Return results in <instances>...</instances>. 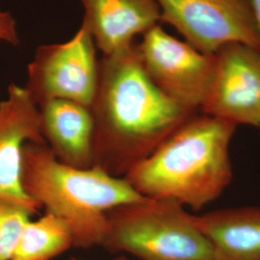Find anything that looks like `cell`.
I'll return each instance as SVG.
<instances>
[{
    "label": "cell",
    "instance_id": "1",
    "mask_svg": "<svg viewBox=\"0 0 260 260\" xmlns=\"http://www.w3.org/2000/svg\"><path fill=\"white\" fill-rule=\"evenodd\" d=\"M94 166L123 177L197 112L187 110L149 78L137 43L100 61L92 106Z\"/></svg>",
    "mask_w": 260,
    "mask_h": 260
},
{
    "label": "cell",
    "instance_id": "2",
    "mask_svg": "<svg viewBox=\"0 0 260 260\" xmlns=\"http://www.w3.org/2000/svg\"><path fill=\"white\" fill-rule=\"evenodd\" d=\"M236 127L197 112L123 177L147 199L170 200L200 210L233 180L230 147Z\"/></svg>",
    "mask_w": 260,
    "mask_h": 260
},
{
    "label": "cell",
    "instance_id": "3",
    "mask_svg": "<svg viewBox=\"0 0 260 260\" xmlns=\"http://www.w3.org/2000/svg\"><path fill=\"white\" fill-rule=\"evenodd\" d=\"M22 187L46 212L69 225L74 248L102 246L108 225L107 213L118 206L144 202L124 177L103 169L72 167L60 162L47 144L29 142L22 151Z\"/></svg>",
    "mask_w": 260,
    "mask_h": 260
},
{
    "label": "cell",
    "instance_id": "4",
    "mask_svg": "<svg viewBox=\"0 0 260 260\" xmlns=\"http://www.w3.org/2000/svg\"><path fill=\"white\" fill-rule=\"evenodd\" d=\"M102 247L140 260H216L213 249L196 223L195 215L170 200H146L107 213Z\"/></svg>",
    "mask_w": 260,
    "mask_h": 260
},
{
    "label": "cell",
    "instance_id": "5",
    "mask_svg": "<svg viewBox=\"0 0 260 260\" xmlns=\"http://www.w3.org/2000/svg\"><path fill=\"white\" fill-rule=\"evenodd\" d=\"M99 75L94 41L81 24L65 43L38 47L28 65L24 88L38 106L51 100H68L91 107Z\"/></svg>",
    "mask_w": 260,
    "mask_h": 260
},
{
    "label": "cell",
    "instance_id": "6",
    "mask_svg": "<svg viewBox=\"0 0 260 260\" xmlns=\"http://www.w3.org/2000/svg\"><path fill=\"white\" fill-rule=\"evenodd\" d=\"M142 64L158 88L192 112H201L213 82L216 57L167 33L159 24L137 42Z\"/></svg>",
    "mask_w": 260,
    "mask_h": 260
},
{
    "label": "cell",
    "instance_id": "7",
    "mask_svg": "<svg viewBox=\"0 0 260 260\" xmlns=\"http://www.w3.org/2000/svg\"><path fill=\"white\" fill-rule=\"evenodd\" d=\"M161 22L176 28L198 50L215 54L240 43L260 49L250 0H156Z\"/></svg>",
    "mask_w": 260,
    "mask_h": 260
},
{
    "label": "cell",
    "instance_id": "8",
    "mask_svg": "<svg viewBox=\"0 0 260 260\" xmlns=\"http://www.w3.org/2000/svg\"><path fill=\"white\" fill-rule=\"evenodd\" d=\"M215 57L213 82L201 112L236 126L260 127V49L232 43Z\"/></svg>",
    "mask_w": 260,
    "mask_h": 260
},
{
    "label": "cell",
    "instance_id": "9",
    "mask_svg": "<svg viewBox=\"0 0 260 260\" xmlns=\"http://www.w3.org/2000/svg\"><path fill=\"white\" fill-rule=\"evenodd\" d=\"M29 142L46 144L40 110L24 87L10 84L7 98L0 102V198L26 205L38 213L41 206L21 183L22 151Z\"/></svg>",
    "mask_w": 260,
    "mask_h": 260
},
{
    "label": "cell",
    "instance_id": "10",
    "mask_svg": "<svg viewBox=\"0 0 260 260\" xmlns=\"http://www.w3.org/2000/svg\"><path fill=\"white\" fill-rule=\"evenodd\" d=\"M83 24L103 56L126 51L161 22L156 0H80Z\"/></svg>",
    "mask_w": 260,
    "mask_h": 260
},
{
    "label": "cell",
    "instance_id": "11",
    "mask_svg": "<svg viewBox=\"0 0 260 260\" xmlns=\"http://www.w3.org/2000/svg\"><path fill=\"white\" fill-rule=\"evenodd\" d=\"M39 107L42 135L60 162L72 167L94 166L91 108L68 100H51Z\"/></svg>",
    "mask_w": 260,
    "mask_h": 260
},
{
    "label": "cell",
    "instance_id": "12",
    "mask_svg": "<svg viewBox=\"0 0 260 260\" xmlns=\"http://www.w3.org/2000/svg\"><path fill=\"white\" fill-rule=\"evenodd\" d=\"M195 220L216 260H260V207L224 208Z\"/></svg>",
    "mask_w": 260,
    "mask_h": 260
},
{
    "label": "cell",
    "instance_id": "13",
    "mask_svg": "<svg viewBox=\"0 0 260 260\" xmlns=\"http://www.w3.org/2000/svg\"><path fill=\"white\" fill-rule=\"evenodd\" d=\"M74 248V237L65 221L49 212L29 221L20 235L12 260H52Z\"/></svg>",
    "mask_w": 260,
    "mask_h": 260
},
{
    "label": "cell",
    "instance_id": "14",
    "mask_svg": "<svg viewBox=\"0 0 260 260\" xmlns=\"http://www.w3.org/2000/svg\"><path fill=\"white\" fill-rule=\"evenodd\" d=\"M35 214L26 205L0 198V260H12L24 226Z\"/></svg>",
    "mask_w": 260,
    "mask_h": 260
},
{
    "label": "cell",
    "instance_id": "15",
    "mask_svg": "<svg viewBox=\"0 0 260 260\" xmlns=\"http://www.w3.org/2000/svg\"><path fill=\"white\" fill-rule=\"evenodd\" d=\"M0 41L15 47L19 45L16 19L11 13L2 10H0Z\"/></svg>",
    "mask_w": 260,
    "mask_h": 260
},
{
    "label": "cell",
    "instance_id": "16",
    "mask_svg": "<svg viewBox=\"0 0 260 260\" xmlns=\"http://www.w3.org/2000/svg\"><path fill=\"white\" fill-rule=\"evenodd\" d=\"M250 2H251L252 14H253L260 36V0H250Z\"/></svg>",
    "mask_w": 260,
    "mask_h": 260
},
{
    "label": "cell",
    "instance_id": "17",
    "mask_svg": "<svg viewBox=\"0 0 260 260\" xmlns=\"http://www.w3.org/2000/svg\"><path fill=\"white\" fill-rule=\"evenodd\" d=\"M70 260H86V259H81V258H77V257H72ZM109 260H129L125 255H123V254H121V255H118V256H116V257H114V258H112V259Z\"/></svg>",
    "mask_w": 260,
    "mask_h": 260
},
{
    "label": "cell",
    "instance_id": "18",
    "mask_svg": "<svg viewBox=\"0 0 260 260\" xmlns=\"http://www.w3.org/2000/svg\"><path fill=\"white\" fill-rule=\"evenodd\" d=\"M259 128H260V127H259Z\"/></svg>",
    "mask_w": 260,
    "mask_h": 260
}]
</instances>
